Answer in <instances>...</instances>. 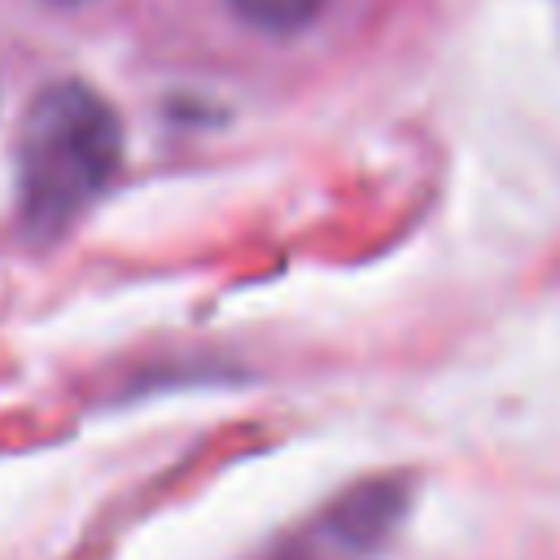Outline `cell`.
Here are the masks:
<instances>
[{
  "label": "cell",
  "mask_w": 560,
  "mask_h": 560,
  "mask_svg": "<svg viewBox=\"0 0 560 560\" xmlns=\"http://www.w3.org/2000/svg\"><path fill=\"white\" fill-rule=\"evenodd\" d=\"M13 158L22 228L39 241H52L114 179L122 162L118 114L88 83H48L18 122Z\"/></svg>",
  "instance_id": "1"
},
{
  "label": "cell",
  "mask_w": 560,
  "mask_h": 560,
  "mask_svg": "<svg viewBox=\"0 0 560 560\" xmlns=\"http://www.w3.org/2000/svg\"><path fill=\"white\" fill-rule=\"evenodd\" d=\"M232 9L258 31L293 35V31H302V26H311L319 18L324 0H232Z\"/></svg>",
  "instance_id": "2"
}]
</instances>
